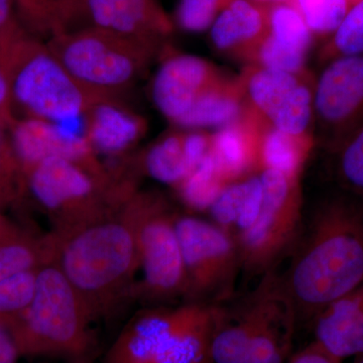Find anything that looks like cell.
I'll use <instances>...</instances> for the list:
<instances>
[{
  "label": "cell",
  "instance_id": "1",
  "mask_svg": "<svg viewBox=\"0 0 363 363\" xmlns=\"http://www.w3.org/2000/svg\"><path fill=\"white\" fill-rule=\"evenodd\" d=\"M150 193L136 192L100 218L52 233L54 259L95 322H111L136 300L138 230Z\"/></svg>",
  "mask_w": 363,
  "mask_h": 363
},
{
  "label": "cell",
  "instance_id": "2",
  "mask_svg": "<svg viewBox=\"0 0 363 363\" xmlns=\"http://www.w3.org/2000/svg\"><path fill=\"white\" fill-rule=\"evenodd\" d=\"M298 323H313L334 301L363 284V200H325L302 225L288 269L278 276Z\"/></svg>",
  "mask_w": 363,
  "mask_h": 363
},
{
  "label": "cell",
  "instance_id": "3",
  "mask_svg": "<svg viewBox=\"0 0 363 363\" xmlns=\"http://www.w3.org/2000/svg\"><path fill=\"white\" fill-rule=\"evenodd\" d=\"M96 323L87 305L52 259L39 267L28 307L7 326L21 357L91 363Z\"/></svg>",
  "mask_w": 363,
  "mask_h": 363
},
{
  "label": "cell",
  "instance_id": "4",
  "mask_svg": "<svg viewBox=\"0 0 363 363\" xmlns=\"http://www.w3.org/2000/svg\"><path fill=\"white\" fill-rule=\"evenodd\" d=\"M26 188L47 212L52 233H64L100 218L128 201L136 189L106 168L52 157L26 173Z\"/></svg>",
  "mask_w": 363,
  "mask_h": 363
},
{
  "label": "cell",
  "instance_id": "5",
  "mask_svg": "<svg viewBox=\"0 0 363 363\" xmlns=\"http://www.w3.org/2000/svg\"><path fill=\"white\" fill-rule=\"evenodd\" d=\"M2 49L13 109L59 125L84 118L94 97L76 82L47 43L23 32Z\"/></svg>",
  "mask_w": 363,
  "mask_h": 363
},
{
  "label": "cell",
  "instance_id": "6",
  "mask_svg": "<svg viewBox=\"0 0 363 363\" xmlns=\"http://www.w3.org/2000/svg\"><path fill=\"white\" fill-rule=\"evenodd\" d=\"M51 51L91 96L121 98L138 83L157 47L95 28L47 40Z\"/></svg>",
  "mask_w": 363,
  "mask_h": 363
},
{
  "label": "cell",
  "instance_id": "7",
  "mask_svg": "<svg viewBox=\"0 0 363 363\" xmlns=\"http://www.w3.org/2000/svg\"><path fill=\"white\" fill-rule=\"evenodd\" d=\"M259 180L262 200L259 211L236 242L241 271L262 277L274 271L284 255L291 252L303 224L298 175L264 168Z\"/></svg>",
  "mask_w": 363,
  "mask_h": 363
},
{
  "label": "cell",
  "instance_id": "8",
  "mask_svg": "<svg viewBox=\"0 0 363 363\" xmlns=\"http://www.w3.org/2000/svg\"><path fill=\"white\" fill-rule=\"evenodd\" d=\"M186 274L185 303L222 306L234 294L241 271L240 248L218 224L194 216H177Z\"/></svg>",
  "mask_w": 363,
  "mask_h": 363
},
{
  "label": "cell",
  "instance_id": "9",
  "mask_svg": "<svg viewBox=\"0 0 363 363\" xmlns=\"http://www.w3.org/2000/svg\"><path fill=\"white\" fill-rule=\"evenodd\" d=\"M176 217L161 198L150 193L138 230L143 277L136 286V300L164 306L185 295V267Z\"/></svg>",
  "mask_w": 363,
  "mask_h": 363
},
{
  "label": "cell",
  "instance_id": "10",
  "mask_svg": "<svg viewBox=\"0 0 363 363\" xmlns=\"http://www.w3.org/2000/svg\"><path fill=\"white\" fill-rule=\"evenodd\" d=\"M314 108L332 152L363 126V54L340 57L320 76Z\"/></svg>",
  "mask_w": 363,
  "mask_h": 363
},
{
  "label": "cell",
  "instance_id": "11",
  "mask_svg": "<svg viewBox=\"0 0 363 363\" xmlns=\"http://www.w3.org/2000/svg\"><path fill=\"white\" fill-rule=\"evenodd\" d=\"M95 28L159 47L172 23L157 0H81L73 30Z\"/></svg>",
  "mask_w": 363,
  "mask_h": 363
},
{
  "label": "cell",
  "instance_id": "12",
  "mask_svg": "<svg viewBox=\"0 0 363 363\" xmlns=\"http://www.w3.org/2000/svg\"><path fill=\"white\" fill-rule=\"evenodd\" d=\"M62 126L33 117H16L11 123L7 130L25 175L40 162L52 157L71 160L91 168H104L85 136Z\"/></svg>",
  "mask_w": 363,
  "mask_h": 363
},
{
  "label": "cell",
  "instance_id": "13",
  "mask_svg": "<svg viewBox=\"0 0 363 363\" xmlns=\"http://www.w3.org/2000/svg\"><path fill=\"white\" fill-rule=\"evenodd\" d=\"M188 305L152 306L131 318L111 344L102 363H155L181 323Z\"/></svg>",
  "mask_w": 363,
  "mask_h": 363
},
{
  "label": "cell",
  "instance_id": "14",
  "mask_svg": "<svg viewBox=\"0 0 363 363\" xmlns=\"http://www.w3.org/2000/svg\"><path fill=\"white\" fill-rule=\"evenodd\" d=\"M216 82L208 62L191 55H176L162 62L155 75L152 97L157 108L177 123L196 99Z\"/></svg>",
  "mask_w": 363,
  "mask_h": 363
},
{
  "label": "cell",
  "instance_id": "15",
  "mask_svg": "<svg viewBox=\"0 0 363 363\" xmlns=\"http://www.w3.org/2000/svg\"><path fill=\"white\" fill-rule=\"evenodd\" d=\"M83 119L84 136L97 156L121 157L145 135L143 117L121 104V98H94Z\"/></svg>",
  "mask_w": 363,
  "mask_h": 363
},
{
  "label": "cell",
  "instance_id": "16",
  "mask_svg": "<svg viewBox=\"0 0 363 363\" xmlns=\"http://www.w3.org/2000/svg\"><path fill=\"white\" fill-rule=\"evenodd\" d=\"M274 272H267L262 277L257 290L241 305V309L231 312L223 307L212 342V362H245L266 311Z\"/></svg>",
  "mask_w": 363,
  "mask_h": 363
},
{
  "label": "cell",
  "instance_id": "17",
  "mask_svg": "<svg viewBox=\"0 0 363 363\" xmlns=\"http://www.w3.org/2000/svg\"><path fill=\"white\" fill-rule=\"evenodd\" d=\"M315 342L343 360L363 353V284L332 302L314 321Z\"/></svg>",
  "mask_w": 363,
  "mask_h": 363
},
{
  "label": "cell",
  "instance_id": "18",
  "mask_svg": "<svg viewBox=\"0 0 363 363\" xmlns=\"http://www.w3.org/2000/svg\"><path fill=\"white\" fill-rule=\"evenodd\" d=\"M298 319L274 272L266 311L243 363H288Z\"/></svg>",
  "mask_w": 363,
  "mask_h": 363
},
{
  "label": "cell",
  "instance_id": "19",
  "mask_svg": "<svg viewBox=\"0 0 363 363\" xmlns=\"http://www.w3.org/2000/svg\"><path fill=\"white\" fill-rule=\"evenodd\" d=\"M187 304L185 317L155 363H213L212 342L223 306Z\"/></svg>",
  "mask_w": 363,
  "mask_h": 363
},
{
  "label": "cell",
  "instance_id": "20",
  "mask_svg": "<svg viewBox=\"0 0 363 363\" xmlns=\"http://www.w3.org/2000/svg\"><path fill=\"white\" fill-rule=\"evenodd\" d=\"M52 259L54 241L51 233L35 235L11 223L0 234V281L37 271Z\"/></svg>",
  "mask_w": 363,
  "mask_h": 363
},
{
  "label": "cell",
  "instance_id": "21",
  "mask_svg": "<svg viewBox=\"0 0 363 363\" xmlns=\"http://www.w3.org/2000/svg\"><path fill=\"white\" fill-rule=\"evenodd\" d=\"M269 30V21L248 0H229L211 26V40L222 51L259 40Z\"/></svg>",
  "mask_w": 363,
  "mask_h": 363
},
{
  "label": "cell",
  "instance_id": "22",
  "mask_svg": "<svg viewBox=\"0 0 363 363\" xmlns=\"http://www.w3.org/2000/svg\"><path fill=\"white\" fill-rule=\"evenodd\" d=\"M81 0H28L16 11L26 32L40 40L71 32L77 23Z\"/></svg>",
  "mask_w": 363,
  "mask_h": 363
},
{
  "label": "cell",
  "instance_id": "23",
  "mask_svg": "<svg viewBox=\"0 0 363 363\" xmlns=\"http://www.w3.org/2000/svg\"><path fill=\"white\" fill-rule=\"evenodd\" d=\"M145 173L155 180L179 188L196 167L188 156L185 135L174 133L161 138L145 152Z\"/></svg>",
  "mask_w": 363,
  "mask_h": 363
},
{
  "label": "cell",
  "instance_id": "24",
  "mask_svg": "<svg viewBox=\"0 0 363 363\" xmlns=\"http://www.w3.org/2000/svg\"><path fill=\"white\" fill-rule=\"evenodd\" d=\"M240 112L238 98L215 82L196 99L190 111L176 124L193 130L222 128L235 123Z\"/></svg>",
  "mask_w": 363,
  "mask_h": 363
},
{
  "label": "cell",
  "instance_id": "25",
  "mask_svg": "<svg viewBox=\"0 0 363 363\" xmlns=\"http://www.w3.org/2000/svg\"><path fill=\"white\" fill-rule=\"evenodd\" d=\"M298 85L294 74L264 68L250 76L247 89L252 104L271 119Z\"/></svg>",
  "mask_w": 363,
  "mask_h": 363
},
{
  "label": "cell",
  "instance_id": "26",
  "mask_svg": "<svg viewBox=\"0 0 363 363\" xmlns=\"http://www.w3.org/2000/svg\"><path fill=\"white\" fill-rule=\"evenodd\" d=\"M211 152L226 179L240 175L252 162L250 136L236 123L212 136Z\"/></svg>",
  "mask_w": 363,
  "mask_h": 363
},
{
  "label": "cell",
  "instance_id": "27",
  "mask_svg": "<svg viewBox=\"0 0 363 363\" xmlns=\"http://www.w3.org/2000/svg\"><path fill=\"white\" fill-rule=\"evenodd\" d=\"M226 180L210 149L199 166L178 189L187 204L195 208H206L213 204L215 199L225 188L224 183Z\"/></svg>",
  "mask_w": 363,
  "mask_h": 363
},
{
  "label": "cell",
  "instance_id": "28",
  "mask_svg": "<svg viewBox=\"0 0 363 363\" xmlns=\"http://www.w3.org/2000/svg\"><path fill=\"white\" fill-rule=\"evenodd\" d=\"M332 152L339 186L363 200V126Z\"/></svg>",
  "mask_w": 363,
  "mask_h": 363
},
{
  "label": "cell",
  "instance_id": "29",
  "mask_svg": "<svg viewBox=\"0 0 363 363\" xmlns=\"http://www.w3.org/2000/svg\"><path fill=\"white\" fill-rule=\"evenodd\" d=\"M260 152L264 168L278 169L289 175L300 173L304 155L298 147V138L274 128L264 136Z\"/></svg>",
  "mask_w": 363,
  "mask_h": 363
},
{
  "label": "cell",
  "instance_id": "30",
  "mask_svg": "<svg viewBox=\"0 0 363 363\" xmlns=\"http://www.w3.org/2000/svg\"><path fill=\"white\" fill-rule=\"evenodd\" d=\"M26 190L25 173L14 152L9 130L0 123V207L18 201Z\"/></svg>",
  "mask_w": 363,
  "mask_h": 363
},
{
  "label": "cell",
  "instance_id": "31",
  "mask_svg": "<svg viewBox=\"0 0 363 363\" xmlns=\"http://www.w3.org/2000/svg\"><path fill=\"white\" fill-rule=\"evenodd\" d=\"M312 104L310 90L298 85L272 117L274 128L296 138L302 135L311 121Z\"/></svg>",
  "mask_w": 363,
  "mask_h": 363
},
{
  "label": "cell",
  "instance_id": "32",
  "mask_svg": "<svg viewBox=\"0 0 363 363\" xmlns=\"http://www.w3.org/2000/svg\"><path fill=\"white\" fill-rule=\"evenodd\" d=\"M269 35L286 47L307 52L311 43L310 28L302 14L292 6H279L269 16Z\"/></svg>",
  "mask_w": 363,
  "mask_h": 363
},
{
  "label": "cell",
  "instance_id": "33",
  "mask_svg": "<svg viewBox=\"0 0 363 363\" xmlns=\"http://www.w3.org/2000/svg\"><path fill=\"white\" fill-rule=\"evenodd\" d=\"M363 54V0L350 6L343 21L334 32L328 47V57L332 60L340 57Z\"/></svg>",
  "mask_w": 363,
  "mask_h": 363
},
{
  "label": "cell",
  "instance_id": "34",
  "mask_svg": "<svg viewBox=\"0 0 363 363\" xmlns=\"http://www.w3.org/2000/svg\"><path fill=\"white\" fill-rule=\"evenodd\" d=\"M37 271L25 272L0 281V323L9 326L30 304Z\"/></svg>",
  "mask_w": 363,
  "mask_h": 363
},
{
  "label": "cell",
  "instance_id": "35",
  "mask_svg": "<svg viewBox=\"0 0 363 363\" xmlns=\"http://www.w3.org/2000/svg\"><path fill=\"white\" fill-rule=\"evenodd\" d=\"M301 14L310 30L334 33L350 11L348 0H297Z\"/></svg>",
  "mask_w": 363,
  "mask_h": 363
},
{
  "label": "cell",
  "instance_id": "36",
  "mask_svg": "<svg viewBox=\"0 0 363 363\" xmlns=\"http://www.w3.org/2000/svg\"><path fill=\"white\" fill-rule=\"evenodd\" d=\"M229 0H181L177 11V21L184 30L200 33L206 30L215 21V16Z\"/></svg>",
  "mask_w": 363,
  "mask_h": 363
},
{
  "label": "cell",
  "instance_id": "37",
  "mask_svg": "<svg viewBox=\"0 0 363 363\" xmlns=\"http://www.w3.org/2000/svg\"><path fill=\"white\" fill-rule=\"evenodd\" d=\"M306 54L307 52L281 45L269 35L260 43L259 58L264 68L295 75L304 66Z\"/></svg>",
  "mask_w": 363,
  "mask_h": 363
},
{
  "label": "cell",
  "instance_id": "38",
  "mask_svg": "<svg viewBox=\"0 0 363 363\" xmlns=\"http://www.w3.org/2000/svg\"><path fill=\"white\" fill-rule=\"evenodd\" d=\"M14 0H0V47H4L26 32L14 13Z\"/></svg>",
  "mask_w": 363,
  "mask_h": 363
},
{
  "label": "cell",
  "instance_id": "39",
  "mask_svg": "<svg viewBox=\"0 0 363 363\" xmlns=\"http://www.w3.org/2000/svg\"><path fill=\"white\" fill-rule=\"evenodd\" d=\"M16 119L9 76H7L6 56H4V49L0 47V123L9 130V126Z\"/></svg>",
  "mask_w": 363,
  "mask_h": 363
},
{
  "label": "cell",
  "instance_id": "40",
  "mask_svg": "<svg viewBox=\"0 0 363 363\" xmlns=\"http://www.w3.org/2000/svg\"><path fill=\"white\" fill-rule=\"evenodd\" d=\"M288 363H342V360L334 357L313 341L302 350L293 354Z\"/></svg>",
  "mask_w": 363,
  "mask_h": 363
},
{
  "label": "cell",
  "instance_id": "41",
  "mask_svg": "<svg viewBox=\"0 0 363 363\" xmlns=\"http://www.w3.org/2000/svg\"><path fill=\"white\" fill-rule=\"evenodd\" d=\"M20 357L11 331L6 325L0 323V363H18Z\"/></svg>",
  "mask_w": 363,
  "mask_h": 363
},
{
  "label": "cell",
  "instance_id": "42",
  "mask_svg": "<svg viewBox=\"0 0 363 363\" xmlns=\"http://www.w3.org/2000/svg\"><path fill=\"white\" fill-rule=\"evenodd\" d=\"M1 209V207H0ZM11 225V222L6 219V217L4 216L1 213V210H0V234L4 233L9 226Z\"/></svg>",
  "mask_w": 363,
  "mask_h": 363
},
{
  "label": "cell",
  "instance_id": "43",
  "mask_svg": "<svg viewBox=\"0 0 363 363\" xmlns=\"http://www.w3.org/2000/svg\"><path fill=\"white\" fill-rule=\"evenodd\" d=\"M26 1H28V0H14V4H16V11H18V9L25 6Z\"/></svg>",
  "mask_w": 363,
  "mask_h": 363
},
{
  "label": "cell",
  "instance_id": "44",
  "mask_svg": "<svg viewBox=\"0 0 363 363\" xmlns=\"http://www.w3.org/2000/svg\"><path fill=\"white\" fill-rule=\"evenodd\" d=\"M353 363H363V353H362V354L357 355V357H355L354 362Z\"/></svg>",
  "mask_w": 363,
  "mask_h": 363
},
{
  "label": "cell",
  "instance_id": "45",
  "mask_svg": "<svg viewBox=\"0 0 363 363\" xmlns=\"http://www.w3.org/2000/svg\"><path fill=\"white\" fill-rule=\"evenodd\" d=\"M257 1H264V2H279V1H285V0H257Z\"/></svg>",
  "mask_w": 363,
  "mask_h": 363
},
{
  "label": "cell",
  "instance_id": "46",
  "mask_svg": "<svg viewBox=\"0 0 363 363\" xmlns=\"http://www.w3.org/2000/svg\"><path fill=\"white\" fill-rule=\"evenodd\" d=\"M350 1V6H353V4H357V1H359V0H348Z\"/></svg>",
  "mask_w": 363,
  "mask_h": 363
}]
</instances>
